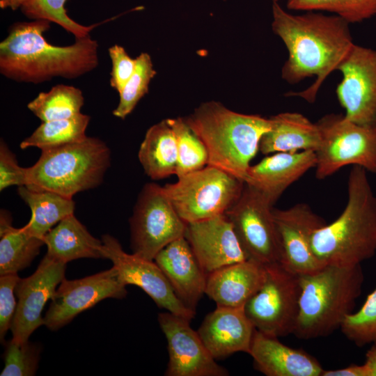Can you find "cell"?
Segmentation results:
<instances>
[{
  "label": "cell",
  "instance_id": "cell-1",
  "mask_svg": "<svg viewBox=\"0 0 376 376\" xmlns=\"http://www.w3.org/2000/svg\"><path fill=\"white\" fill-rule=\"evenodd\" d=\"M272 29L284 43L288 58L281 69V77L295 84L315 77L306 90L288 93L310 103L315 99L327 77L347 55L353 42L349 23L335 15L318 11L293 14L272 2Z\"/></svg>",
  "mask_w": 376,
  "mask_h": 376
},
{
  "label": "cell",
  "instance_id": "cell-2",
  "mask_svg": "<svg viewBox=\"0 0 376 376\" xmlns=\"http://www.w3.org/2000/svg\"><path fill=\"white\" fill-rule=\"evenodd\" d=\"M51 22L36 19L11 25L0 43V72L18 82L38 84L54 77L75 79L99 64L98 43L88 35L68 46H55L45 38Z\"/></svg>",
  "mask_w": 376,
  "mask_h": 376
},
{
  "label": "cell",
  "instance_id": "cell-3",
  "mask_svg": "<svg viewBox=\"0 0 376 376\" xmlns=\"http://www.w3.org/2000/svg\"><path fill=\"white\" fill-rule=\"evenodd\" d=\"M347 194L341 214L311 238L312 250L324 265H361L376 253V195L363 167L352 166Z\"/></svg>",
  "mask_w": 376,
  "mask_h": 376
},
{
  "label": "cell",
  "instance_id": "cell-4",
  "mask_svg": "<svg viewBox=\"0 0 376 376\" xmlns=\"http://www.w3.org/2000/svg\"><path fill=\"white\" fill-rule=\"evenodd\" d=\"M184 119L205 146L207 165L244 182L260 140L272 125L270 118L237 113L214 101L201 104Z\"/></svg>",
  "mask_w": 376,
  "mask_h": 376
},
{
  "label": "cell",
  "instance_id": "cell-5",
  "mask_svg": "<svg viewBox=\"0 0 376 376\" xmlns=\"http://www.w3.org/2000/svg\"><path fill=\"white\" fill-rule=\"evenodd\" d=\"M299 311L292 334L299 338L326 336L340 328L353 312L364 281L361 265H328L299 275Z\"/></svg>",
  "mask_w": 376,
  "mask_h": 376
},
{
  "label": "cell",
  "instance_id": "cell-6",
  "mask_svg": "<svg viewBox=\"0 0 376 376\" xmlns=\"http://www.w3.org/2000/svg\"><path fill=\"white\" fill-rule=\"evenodd\" d=\"M111 163L109 147L101 139H84L41 150L38 161L26 168L24 186L47 190L72 198L76 194L98 187Z\"/></svg>",
  "mask_w": 376,
  "mask_h": 376
},
{
  "label": "cell",
  "instance_id": "cell-7",
  "mask_svg": "<svg viewBox=\"0 0 376 376\" xmlns=\"http://www.w3.org/2000/svg\"><path fill=\"white\" fill-rule=\"evenodd\" d=\"M244 182L211 165L178 178L163 189L187 224L224 214L237 201Z\"/></svg>",
  "mask_w": 376,
  "mask_h": 376
},
{
  "label": "cell",
  "instance_id": "cell-8",
  "mask_svg": "<svg viewBox=\"0 0 376 376\" xmlns=\"http://www.w3.org/2000/svg\"><path fill=\"white\" fill-rule=\"evenodd\" d=\"M321 144L315 151V177L323 180L347 165L376 173V122L359 124L331 113L316 122Z\"/></svg>",
  "mask_w": 376,
  "mask_h": 376
},
{
  "label": "cell",
  "instance_id": "cell-9",
  "mask_svg": "<svg viewBox=\"0 0 376 376\" xmlns=\"http://www.w3.org/2000/svg\"><path fill=\"white\" fill-rule=\"evenodd\" d=\"M264 281L244 306L256 329L281 337L292 334L299 311V275L280 263L265 265Z\"/></svg>",
  "mask_w": 376,
  "mask_h": 376
},
{
  "label": "cell",
  "instance_id": "cell-10",
  "mask_svg": "<svg viewBox=\"0 0 376 376\" xmlns=\"http://www.w3.org/2000/svg\"><path fill=\"white\" fill-rule=\"evenodd\" d=\"M132 253L149 260L173 240L185 236L187 223L178 215L163 187L147 183L130 219Z\"/></svg>",
  "mask_w": 376,
  "mask_h": 376
},
{
  "label": "cell",
  "instance_id": "cell-11",
  "mask_svg": "<svg viewBox=\"0 0 376 376\" xmlns=\"http://www.w3.org/2000/svg\"><path fill=\"white\" fill-rule=\"evenodd\" d=\"M273 205L262 192L244 184L239 199L225 213L248 259L263 265L280 261Z\"/></svg>",
  "mask_w": 376,
  "mask_h": 376
},
{
  "label": "cell",
  "instance_id": "cell-12",
  "mask_svg": "<svg viewBox=\"0 0 376 376\" xmlns=\"http://www.w3.org/2000/svg\"><path fill=\"white\" fill-rule=\"evenodd\" d=\"M126 286L113 266L82 279H64L51 299L43 318L44 325L58 330L104 299L124 298L127 293Z\"/></svg>",
  "mask_w": 376,
  "mask_h": 376
},
{
  "label": "cell",
  "instance_id": "cell-13",
  "mask_svg": "<svg viewBox=\"0 0 376 376\" xmlns=\"http://www.w3.org/2000/svg\"><path fill=\"white\" fill-rule=\"evenodd\" d=\"M337 70L342 79L336 93L345 117L359 124L376 122V49L354 44Z\"/></svg>",
  "mask_w": 376,
  "mask_h": 376
},
{
  "label": "cell",
  "instance_id": "cell-14",
  "mask_svg": "<svg viewBox=\"0 0 376 376\" xmlns=\"http://www.w3.org/2000/svg\"><path fill=\"white\" fill-rule=\"evenodd\" d=\"M279 245V263L292 272L304 275L324 266L311 247L313 233L326 224L324 220L305 203L285 209H273Z\"/></svg>",
  "mask_w": 376,
  "mask_h": 376
},
{
  "label": "cell",
  "instance_id": "cell-15",
  "mask_svg": "<svg viewBox=\"0 0 376 376\" xmlns=\"http://www.w3.org/2000/svg\"><path fill=\"white\" fill-rule=\"evenodd\" d=\"M104 258L110 260L123 283L141 288L160 308L191 320L196 312L176 297L161 269L154 260L127 253L114 237L102 236Z\"/></svg>",
  "mask_w": 376,
  "mask_h": 376
},
{
  "label": "cell",
  "instance_id": "cell-16",
  "mask_svg": "<svg viewBox=\"0 0 376 376\" xmlns=\"http://www.w3.org/2000/svg\"><path fill=\"white\" fill-rule=\"evenodd\" d=\"M169 352L166 376H227L229 373L216 362L190 320L166 311L158 315Z\"/></svg>",
  "mask_w": 376,
  "mask_h": 376
},
{
  "label": "cell",
  "instance_id": "cell-17",
  "mask_svg": "<svg viewBox=\"0 0 376 376\" xmlns=\"http://www.w3.org/2000/svg\"><path fill=\"white\" fill-rule=\"evenodd\" d=\"M65 267L66 264L45 255L33 274L19 279L15 288L18 300L10 328L12 339L28 341L33 332L44 324L42 312L65 279Z\"/></svg>",
  "mask_w": 376,
  "mask_h": 376
},
{
  "label": "cell",
  "instance_id": "cell-18",
  "mask_svg": "<svg viewBox=\"0 0 376 376\" xmlns=\"http://www.w3.org/2000/svg\"><path fill=\"white\" fill-rule=\"evenodd\" d=\"M185 237L207 275L248 259L225 214L187 224Z\"/></svg>",
  "mask_w": 376,
  "mask_h": 376
},
{
  "label": "cell",
  "instance_id": "cell-19",
  "mask_svg": "<svg viewBox=\"0 0 376 376\" xmlns=\"http://www.w3.org/2000/svg\"><path fill=\"white\" fill-rule=\"evenodd\" d=\"M154 261L176 297L186 307L196 312L199 301L205 295L207 274L185 236L163 248Z\"/></svg>",
  "mask_w": 376,
  "mask_h": 376
},
{
  "label": "cell",
  "instance_id": "cell-20",
  "mask_svg": "<svg viewBox=\"0 0 376 376\" xmlns=\"http://www.w3.org/2000/svg\"><path fill=\"white\" fill-rule=\"evenodd\" d=\"M255 329L244 307L217 306L205 317L197 332L217 360L236 352L249 353Z\"/></svg>",
  "mask_w": 376,
  "mask_h": 376
},
{
  "label": "cell",
  "instance_id": "cell-21",
  "mask_svg": "<svg viewBox=\"0 0 376 376\" xmlns=\"http://www.w3.org/2000/svg\"><path fill=\"white\" fill-rule=\"evenodd\" d=\"M315 164L313 150L276 152L250 166L244 183L262 192L274 204L290 185Z\"/></svg>",
  "mask_w": 376,
  "mask_h": 376
},
{
  "label": "cell",
  "instance_id": "cell-22",
  "mask_svg": "<svg viewBox=\"0 0 376 376\" xmlns=\"http://www.w3.org/2000/svg\"><path fill=\"white\" fill-rule=\"evenodd\" d=\"M254 368L267 376H321L318 361L299 349L292 348L270 336L255 329L249 353Z\"/></svg>",
  "mask_w": 376,
  "mask_h": 376
},
{
  "label": "cell",
  "instance_id": "cell-23",
  "mask_svg": "<svg viewBox=\"0 0 376 376\" xmlns=\"http://www.w3.org/2000/svg\"><path fill=\"white\" fill-rule=\"evenodd\" d=\"M265 276V265L252 260L226 265L207 275L205 295L217 306L244 307Z\"/></svg>",
  "mask_w": 376,
  "mask_h": 376
},
{
  "label": "cell",
  "instance_id": "cell-24",
  "mask_svg": "<svg viewBox=\"0 0 376 376\" xmlns=\"http://www.w3.org/2000/svg\"><path fill=\"white\" fill-rule=\"evenodd\" d=\"M271 129L262 137L259 150L264 155L273 152L316 151L321 144V134L316 123L303 114L284 112L271 118Z\"/></svg>",
  "mask_w": 376,
  "mask_h": 376
},
{
  "label": "cell",
  "instance_id": "cell-25",
  "mask_svg": "<svg viewBox=\"0 0 376 376\" xmlns=\"http://www.w3.org/2000/svg\"><path fill=\"white\" fill-rule=\"evenodd\" d=\"M46 256L64 264L79 258H104L103 244L71 214L58 222L43 238Z\"/></svg>",
  "mask_w": 376,
  "mask_h": 376
},
{
  "label": "cell",
  "instance_id": "cell-26",
  "mask_svg": "<svg viewBox=\"0 0 376 376\" xmlns=\"http://www.w3.org/2000/svg\"><path fill=\"white\" fill-rule=\"evenodd\" d=\"M138 157L145 173L157 180L175 175L177 142L167 119L151 126L141 143Z\"/></svg>",
  "mask_w": 376,
  "mask_h": 376
},
{
  "label": "cell",
  "instance_id": "cell-27",
  "mask_svg": "<svg viewBox=\"0 0 376 376\" xmlns=\"http://www.w3.org/2000/svg\"><path fill=\"white\" fill-rule=\"evenodd\" d=\"M17 191L31 211V219L24 228L33 236L43 239L56 224L74 214L75 203L71 198L26 186L19 187Z\"/></svg>",
  "mask_w": 376,
  "mask_h": 376
},
{
  "label": "cell",
  "instance_id": "cell-28",
  "mask_svg": "<svg viewBox=\"0 0 376 376\" xmlns=\"http://www.w3.org/2000/svg\"><path fill=\"white\" fill-rule=\"evenodd\" d=\"M8 212L0 214V275L17 273L28 267L45 244L43 239L26 228L12 226Z\"/></svg>",
  "mask_w": 376,
  "mask_h": 376
},
{
  "label": "cell",
  "instance_id": "cell-29",
  "mask_svg": "<svg viewBox=\"0 0 376 376\" xmlns=\"http://www.w3.org/2000/svg\"><path fill=\"white\" fill-rule=\"evenodd\" d=\"M90 116L80 113L69 118L42 122L19 144L21 149H52L84 139Z\"/></svg>",
  "mask_w": 376,
  "mask_h": 376
},
{
  "label": "cell",
  "instance_id": "cell-30",
  "mask_svg": "<svg viewBox=\"0 0 376 376\" xmlns=\"http://www.w3.org/2000/svg\"><path fill=\"white\" fill-rule=\"evenodd\" d=\"M84 103L82 91L73 86L58 84L40 93L28 109L42 122L69 118L79 114Z\"/></svg>",
  "mask_w": 376,
  "mask_h": 376
},
{
  "label": "cell",
  "instance_id": "cell-31",
  "mask_svg": "<svg viewBox=\"0 0 376 376\" xmlns=\"http://www.w3.org/2000/svg\"><path fill=\"white\" fill-rule=\"evenodd\" d=\"M177 142L178 178L201 169L207 165L208 152L203 141L189 127L182 118H169Z\"/></svg>",
  "mask_w": 376,
  "mask_h": 376
},
{
  "label": "cell",
  "instance_id": "cell-32",
  "mask_svg": "<svg viewBox=\"0 0 376 376\" xmlns=\"http://www.w3.org/2000/svg\"><path fill=\"white\" fill-rule=\"evenodd\" d=\"M287 8L298 11H326L349 24L376 15V0H287Z\"/></svg>",
  "mask_w": 376,
  "mask_h": 376
},
{
  "label": "cell",
  "instance_id": "cell-33",
  "mask_svg": "<svg viewBox=\"0 0 376 376\" xmlns=\"http://www.w3.org/2000/svg\"><path fill=\"white\" fill-rule=\"evenodd\" d=\"M136 59L135 70L119 93L118 104L113 111V116L121 119H125L148 92L150 82L156 75L148 53L140 54Z\"/></svg>",
  "mask_w": 376,
  "mask_h": 376
},
{
  "label": "cell",
  "instance_id": "cell-34",
  "mask_svg": "<svg viewBox=\"0 0 376 376\" xmlns=\"http://www.w3.org/2000/svg\"><path fill=\"white\" fill-rule=\"evenodd\" d=\"M67 0H30L20 9L24 15L29 19H47L56 23L75 38H80L90 35V32L97 26L109 21L107 19L99 24L89 26L80 24L71 19L67 14L65 4Z\"/></svg>",
  "mask_w": 376,
  "mask_h": 376
},
{
  "label": "cell",
  "instance_id": "cell-35",
  "mask_svg": "<svg viewBox=\"0 0 376 376\" xmlns=\"http://www.w3.org/2000/svg\"><path fill=\"white\" fill-rule=\"evenodd\" d=\"M340 329L357 346L363 347L376 341V288L359 311L346 316Z\"/></svg>",
  "mask_w": 376,
  "mask_h": 376
},
{
  "label": "cell",
  "instance_id": "cell-36",
  "mask_svg": "<svg viewBox=\"0 0 376 376\" xmlns=\"http://www.w3.org/2000/svg\"><path fill=\"white\" fill-rule=\"evenodd\" d=\"M4 345V367L1 376H32L36 374L40 359V345L29 340L19 343L13 339Z\"/></svg>",
  "mask_w": 376,
  "mask_h": 376
},
{
  "label": "cell",
  "instance_id": "cell-37",
  "mask_svg": "<svg viewBox=\"0 0 376 376\" xmlns=\"http://www.w3.org/2000/svg\"><path fill=\"white\" fill-rule=\"evenodd\" d=\"M19 279L17 273L0 276V340L3 345L17 308L15 288Z\"/></svg>",
  "mask_w": 376,
  "mask_h": 376
},
{
  "label": "cell",
  "instance_id": "cell-38",
  "mask_svg": "<svg viewBox=\"0 0 376 376\" xmlns=\"http://www.w3.org/2000/svg\"><path fill=\"white\" fill-rule=\"evenodd\" d=\"M108 52L112 63L110 85L119 93L134 73L136 59L131 58L118 45L111 46Z\"/></svg>",
  "mask_w": 376,
  "mask_h": 376
},
{
  "label": "cell",
  "instance_id": "cell-39",
  "mask_svg": "<svg viewBox=\"0 0 376 376\" xmlns=\"http://www.w3.org/2000/svg\"><path fill=\"white\" fill-rule=\"evenodd\" d=\"M26 168L19 166L15 155L6 143H0V191L13 186L26 185Z\"/></svg>",
  "mask_w": 376,
  "mask_h": 376
},
{
  "label": "cell",
  "instance_id": "cell-40",
  "mask_svg": "<svg viewBox=\"0 0 376 376\" xmlns=\"http://www.w3.org/2000/svg\"><path fill=\"white\" fill-rule=\"evenodd\" d=\"M321 376H369L365 364L350 365L347 367L336 370H324Z\"/></svg>",
  "mask_w": 376,
  "mask_h": 376
},
{
  "label": "cell",
  "instance_id": "cell-41",
  "mask_svg": "<svg viewBox=\"0 0 376 376\" xmlns=\"http://www.w3.org/2000/svg\"><path fill=\"white\" fill-rule=\"evenodd\" d=\"M364 364L368 369L369 376H376V341L372 343L366 352Z\"/></svg>",
  "mask_w": 376,
  "mask_h": 376
},
{
  "label": "cell",
  "instance_id": "cell-42",
  "mask_svg": "<svg viewBox=\"0 0 376 376\" xmlns=\"http://www.w3.org/2000/svg\"><path fill=\"white\" fill-rule=\"evenodd\" d=\"M30 0H0V8L1 9L10 8L12 10H16L21 8L25 3Z\"/></svg>",
  "mask_w": 376,
  "mask_h": 376
},
{
  "label": "cell",
  "instance_id": "cell-43",
  "mask_svg": "<svg viewBox=\"0 0 376 376\" xmlns=\"http://www.w3.org/2000/svg\"><path fill=\"white\" fill-rule=\"evenodd\" d=\"M273 1H279V0H272Z\"/></svg>",
  "mask_w": 376,
  "mask_h": 376
}]
</instances>
